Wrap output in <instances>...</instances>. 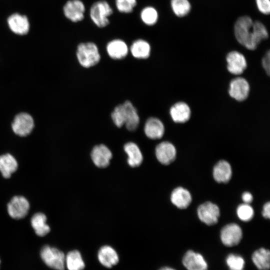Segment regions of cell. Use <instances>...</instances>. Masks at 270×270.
Instances as JSON below:
<instances>
[{
    "label": "cell",
    "instance_id": "40",
    "mask_svg": "<svg viewBox=\"0 0 270 270\" xmlns=\"http://www.w3.org/2000/svg\"><path fill=\"white\" fill-rule=\"evenodd\" d=\"M159 270H175L170 267L164 266L160 268Z\"/></svg>",
    "mask_w": 270,
    "mask_h": 270
},
{
    "label": "cell",
    "instance_id": "25",
    "mask_svg": "<svg viewBox=\"0 0 270 270\" xmlns=\"http://www.w3.org/2000/svg\"><path fill=\"white\" fill-rule=\"evenodd\" d=\"M46 222L47 217L42 212H36L32 216L31 226L38 236H44L50 232V228Z\"/></svg>",
    "mask_w": 270,
    "mask_h": 270
},
{
    "label": "cell",
    "instance_id": "39",
    "mask_svg": "<svg viewBox=\"0 0 270 270\" xmlns=\"http://www.w3.org/2000/svg\"><path fill=\"white\" fill-rule=\"evenodd\" d=\"M242 200L245 204H249L253 200L252 194L248 192H244L242 194Z\"/></svg>",
    "mask_w": 270,
    "mask_h": 270
},
{
    "label": "cell",
    "instance_id": "28",
    "mask_svg": "<svg viewBox=\"0 0 270 270\" xmlns=\"http://www.w3.org/2000/svg\"><path fill=\"white\" fill-rule=\"evenodd\" d=\"M65 266L68 270H83L84 268L85 263L78 250H70L66 254Z\"/></svg>",
    "mask_w": 270,
    "mask_h": 270
},
{
    "label": "cell",
    "instance_id": "36",
    "mask_svg": "<svg viewBox=\"0 0 270 270\" xmlns=\"http://www.w3.org/2000/svg\"><path fill=\"white\" fill-rule=\"evenodd\" d=\"M258 10L264 14H268L270 12V0H256Z\"/></svg>",
    "mask_w": 270,
    "mask_h": 270
},
{
    "label": "cell",
    "instance_id": "6",
    "mask_svg": "<svg viewBox=\"0 0 270 270\" xmlns=\"http://www.w3.org/2000/svg\"><path fill=\"white\" fill-rule=\"evenodd\" d=\"M30 208L28 200L24 196H15L7 204V212L13 219L20 220L28 214Z\"/></svg>",
    "mask_w": 270,
    "mask_h": 270
},
{
    "label": "cell",
    "instance_id": "19",
    "mask_svg": "<svg viewBox=\"0 0 270 270\" xmlns=\"http://www.w3.org/2000/svg\"><path fill=\"white\" fill-rule=\"evenodd\" d=\"M124 150L128 156L127 163L132 168H137L143 161L142 152L137 144L129 142L124 144Z\"/></svg>",
    "mask_w": 270,
    "mask_h": 270
},
{
    "label": "cell",
    "instance_id": "15",
    "mask_svg": "<svg viewBox=\"0 0 270 270\" xmlns=\"http://www.w3.org/2000/svg\"><path fill=\"white\" fill-rule=\"evenodd\" d=\"M8 24L10 30L18 35H25L30 30V22L28 18L24 15L16 13L8 18Z\"/></svg>",
    "mask_w": 270,
    "mask_h": 270
},
{
    "label": "cell",
    "instance_id": "41",
    "mask_svg": "<svg viewBox=\"0 0 270 270\" xmlns=\"http://www.w3.org/2000/svg\"></svg>",
    "mask_w": 270,
    "mask_h": 270
},
{
    "label": "cell",
    "instance_id": "27",
    "mask_svg": "<svg viewBox=\"0 0 270 270\" xmlns=\"http://www.w3.org/2000/svg\"><path fill=\"white\" fill-rule=\"evenodd\" d=\"M252 260L259 270H269L270 252L268 250L261 248L255 250L252 256Z\"/></svg>",
    "mask_w": 270,
    "mask_h": 270
},
{
    "label": "cell",
    "instance_id": "2",
    "mask_svg": "<svg viewBox=\"0 0 270 270\" xmlns=\"http://www.w3.org/2000/svg\"><path fill=\"white\" fill-rule=\"evenodd\" d=\"M76 56L80 64L84 68L92 67L100 60L98 47L92 42L80 44L76 48Z\"/></svg>",
    "mask_w": 270,
    "mask_h": 270
},
{
    "label": "cell",
    "instance_id": "12",
    "mask_svg": "<svg viewBox=\"0 0 270 270\" xmlns=\"http://www.w3.org/2000/svg\"><path fill=\"white\" fill-rule=\"evenodd\" d=\"M227 69L234 75L241 74L246 69L247 62L244 56L238 51H232L226 56Z\"/></svg>",
    "mask_w": 270,
    "mask_h": 270
},
{
    "label": "cell",
    "instance_id": "37",
    "mask_svg": "<svg viewBox=\"0 0 270 270\" xmlns=\"http://www.w3.org/2000/svg\"><path fill=\"white\" fill-rule=\"evenodd\" d=\"M270 52L268 50L262 60V66L268 76L270 73Z\"/></svg>",
    "mask_w": 270,
    "mask_h": 270
},
{
    "label": "cell",
    "instance_id": "26",
    "mask_svg": "<svg viewBox=\"0 0 270 270\" xmlns=\"http://www.w3.org/2000/svg\"><path fill=\"white\" fill-rule=\"evenodd\" d=\"M130 51L134 58L138 59H146L150 56L151 48L147 41L138 39L132 42Z\"/></svg>",
    "mask_w": 270,
    "mask_h": 270
},
{
    "label": "cell",
    "instance_id": "30",
    "mask_svg": "<svg viewBox=\"0 0 270 270\" xmlns=\"http://www.w3.org/2000/svg\"><path fill=\"white\" fill-rule=\"evenodd\" d=\"M140 16L143 22L148 26L156 24L158 18L157 10L152 6H146L141 11Z\"/></svg>",
    "mask_w": 270,
    "mask_h": 270
},
{
    "label": "cell",
    "instance_id": "13",
    "mask_svg": "<svg viewBox=\"0 0 270 270\" xmlns=\"http://www.w3.org/2000/svg\"><path fill=\"white\" fill-rule=\"evenodd\" d=\"M65 16L72 22L82 20L84 18L85 6L80 0H69L63 8Z\"/></svg>",
    "mask_w": 270,
    "mask_h": 270
},
{
    "label": "cell",
    "instance_id": "18",
    "mask_svg": "<svg viewBox=\"0 0 270 270\" xmlns=\"http://www.w3.org/2000/svg\"><path fill=\"white\" fill-rule=\"evenodd\" d=\"M98 258L100 264L107 268H110L119 262V256L116 251L111 246L104 245L99 249Z\"/></svg>",
    "mask_w": 270,
    "mask_h": 270
},
{
    "label": "cell",
    "instance_id": "38",
    "mask_svg": "<svg viewBox=\"0 0 270 270\" xmlns=\"http://www.w3.org/2000/svg\"><path fill=\"white\" fill-rule=\"evenodd\" d=\"M263 216L266 218H270V203L269 202H266L264 206L262 212Z\"/></svg>",
    "mask_w": 270,
    "mask_h": 270
},
{
    "label": "cell",
    "instance_id": "16",
    "mask_svg": "<svg viewBox=\"0 0 270 270\" xmlns=\"http://www.w3.org/2000/svg\"><path fill=\"white\" fill-rule=\"evenodd\" d=\"M144 132L150 139L155 140L161 138L164 133V126L162 122L155 117L149 118L144 126Z\"/></svg>",
    "mask_w": 270,
    "mask_h": 270
},
{
    "label": "cell",
    "instance_id": "21",
    "mask_svg": "<svg viewBox=\"0 0 270 270\" xmlns=\"http://www.w3.org/2000/svg\"><path fill=\"white\" fill-rule=\"evenodd\" d=\"M170 114L174 122L184 123L190 118L191 111L187 104L180 102L172 106L170 110Z\"/></svg>",
    "mask_w": 270,
    "mask_h": 270
},
{
    "label": "cell",
    "instance_id": "35",
    "mask_svg": "<svg viewBox=\"0 0 270 270\" xmlns=\"http://www.w3.org/2000/svg\"><path fill=\"white\" fill-rule=\"evenodd\" d=\"M136 5V0H116L117 10L120 12L130 13Z\"/></svg>",
    "mask_w": 270,
    "mask_h": 270
},
{
    "label": "cell",
    "instance_id": "24",
    "mask_svg": "<svg viewBox=\"0 0 270 270\" xmlns=\"http://www.w3.org/2000/svg\"><path fill=\"white\" fill-rule=\"evenodd\" d=\"M232 176L230 164L226 160L218 162L213 168V177L218 182L226 183Z\"/></svg>",
    "mask_w": 270,
    "mask_h": 270
},
{
    "label": "cell",
    "instance_id": "4",
    "mask_svg": "<svg viewBox=\"0 0 270 270\" xmlns=\"http://www.w3.org/2000/svg\"><path fill=\"white\" fill-rule=\"evenodd\" d=\"M40 256L43 262L50 268L64 270L66 256L58 248L45 245L40 250Z\"/></svg>",
    "mask_w": 270,
    "mask_h": 270
},
{
    "label": "cell",
    "instance_id": "31",
    "mask_svg": "<svg viewBox=\"0 0 270 270\" xmlns=\"http://www.w3.org/2000/svg\"><path fill=\"white\" fill-rule=\"evenodd\" d=\"M226 263L230 270H244L245 264L242 257L234 254L227 256Z\"/></svg>",
    "mask_w": 270,
    "mask_h": 270
},
{
    "label": "cell",
    "instance_id": "17",
    "mask_svg": "<svg viewBox=\"0 0 270 270\" xmlns=\"http://www.w3.org/2000/svg\"><path fill=\"white\" fill-rule=\"evenodd\" d=\"M124 109V126L129 131H134L140 123V116L136 107L130 100L122 104Z\"/></svg>",
    "mask_w": 270,
    "mask_h": 270
},
{
    "label": "cell",
    "instance_id": "34",
    "mask_svg": "<svg viewBox=\"0 0 270 270\" xmlns=\"http://www.w3.org/2000/svg\"><path fill=\"white\" fill-rule=\"evenodd\" d=\"M111 118L118 128L124 126V109L122 104H120L114 108L111 113Z\"/></svg>",
    "mask_w": 270,
    "mask_h": 270
},
{
    "label": "cell",
    "instance_id": "3",
    "mask_svg": "<svg viewBox=\"0 0 270 270\" xmlns=\"http://www.w3.org/2000/svg\"><path fill=\"white\" fill-rule=\"evenodd\" d=\"M35 126L32 116L28 112H22L16 114L10 124L12 132L16 136L24 138L30 135Z\"/></svg>",
    "mask_w": 270,
    "mask_h": 270
},
{
    "label": "cell",
    "instance_id": "23",
    "mask_svg": "<svg viewBox=\"0 0 270 270\" xmlns=\"http://www.w3.org/2000/svg\"><path fill=\"white\" fill-rule=\"evenodd\" d=\"M18 162L12 154L6 153L0 156V172L4 178H9L18 168Z\"/></svg>",
    "mask_w": 270,
    "mask_h": 270
},
{
    "label": "cell",
    "instance_id": "22",
    "mask_svg": "<svg viewBox=\"0 0 270 270\" xmlns=\"http://www.w3.org/2000/svg\"><path fill=\"white\" fill-rule=\"evenodd\" d=\"M192 200L190 192L181 186L175 188L170 194L171 202L180 209L187 208L190 204Z\"/></svg>",
    "mask_w": 270,
    "mask_h": 270
},
{
    "label": "cell",
    "instance_id": "8",
    "mask_svg": "<svg viewBox=\"0 0 270 270\" xmlns=\"http://www.w3.org/2000/svg\"><path fill=\"white\" fill-rule=\"evenodd\" d=\"M220 239L226 246L238 245L242 238L240 227L235 223L229 224L224 226L220 231Z\"/></svg>",
    "mask_w": 270,
    "mask_h": 270
},
{
    "label": "cell",
    "instance_id": "11",
    "mask_svg": "<svg viewBox=\"0 0 270 270\" xmlns=\"http://www.w3.org/2000/svg\"><path fill=\"white\" fill-rule=\"evenodd\" d=\"M175 146L169 142L159 143L155 148V155L157 160L162 164L168 165L173 162L176 157Z\"/></svg>",
    "mask_w": 270,
    "mask_h": 270
},
{
    "label": "cell",
    "instance_id": "20",
    "mask_svg": "<svg viewBox=\"0 0 270 270\" xmlns=\"http://www.w3.org/2000/svg\"><path fill=\"white\" fill-rule=\"evenodd\" d=\"M106 50L108 56L116 60L124 58L128 52V48L126 44L120 39L113 40L108 42Z\"/></svg>",
    "mask_w": 270,
    "mask_h": 270
},
{
    "label": "cell",
    "instance_id": "10",
    "mask_svg": "<svg viewBox=\"0 0 270 270\" xmlns=\"http://www.w3.org/2000/svg\"><path fill=\"white\" fill-rule=\"evenodd\" d=\"M250 87L248 81L242 77H237L230 82L228 93L230 96L238 101L244 100L248 96Z\"/></svg>",
    "mask_w": 270,
    "mask_h": 270
},
{
    "label": "cell",
    "instance_id": "5",
    "mask_svg": "<svg viewBox=\"0 0 270 270\" xmlns=\"http://www.w3.org/2000/svg\"><path fill=\"white\" fill-rule=\"evenodd\" d=\"M113 13L109 4L106 0L94 2L90 8V17L94 23L99 28H104L109 24L108 16Z\"/></svg>",
    "mask_w": 270,
    "mask_h": 270
},
{
    "label": "cell",
    "instance_id": "32",
    "mask_svg": "<svg viewBox=\"0 0 270 270\" xmlns=\"http://www.w3.org/2000/svg\"><path fill=\"white\" fill-rule=\"evenodd\" d=\"M236 214L241 220L248 222L253 218L254 210L249 204L244 203L238 206L236 209Z\"/></svg>",
    "mask_w": 270,
    "mask_h": 270
},
{
    "label": "cell",
    "instance_id": "29",
    "mask_svg": "<svg viewBox=\"0 0 270 270\" xmlns=\"http://www.w3.org/2000/svg\"><path fill=\"white\" fill-rule=\"evenodd\" d=\"M170 5L174 13L178 17L186 16L191 10L188 0H171Z\"/></svg>",
    "mask_w": 270,
    "mask_h": 270
},
{
    "label": "cell",
    "instance_id": "7",
    "mask_svg": "<svg viewBox=\"0 0 270 270\" xmlns=\"http://www.w3.org/2000/svg\"><path fill=\"white\" fill-rule=\"evenodd\" d=\"M197 213L199 219L208 226L216 224L220 216L218 206L210 202L200 204L198 208Z\"/></svg>",
    "mask_w": 270,
    "mask_h": 270
},
{
    "label": "cell",
    "instance_id": "9",
    "mask_svg": "<svg viewBox=\"0 0 270 270\" xmlns=\"http://www.w3.org/2000/svg\"><path fill=\"white\" fill-rule=\"evenodd\" d=\"M90 158L94 164L98 168L108 166L112 158L110 149L104 144L95 146L90 152Z\"/></svg>",
    "mask_w": 270,
    "mask_h": 270
},
{
    "label": "cell",
    "instance_id": "1",
    "mask_svg": "<svg viewBox=\"0 0 270 270\" xmlns=\"http://www.w3.org/2000/svg\"><path fill=\"white\" fill-rule=\"evenodd\" d=\"M252 19L244 16L238 18L234 26V33L237 41L249 50H254L258 46L256 42Z\"/></svg>",
    "mask_w": 270,
    "mask_h": 270
},
{
    "label": "cell",
    "instance_id": "14",
    "mask_svg": "<svg viewBox=\"0 0 270 270\" xmlns=\"http://www.w3.org/2000/svg\"><path fill=\"white\" fill-rule=\"evenodd\" d=\"M182 262L188 270H208V264L203 256L192 250H188L185 253Z\"/></svg>",
    "mask_w": 270,
    "mask_h": 270
},
{
    "label": "cell",
    "instance_id": "33",
    "mask_svg": "<svg viewBox=\"0 0 270 270\" xmlns=\"http://www.w3.org/2000/svg\"><path fill=\"white\" fill-rule=\"evenodd\" d=\"M252 26L254 38L258 45L262 40L268 38V32L266 26L260 22L256 21L254 22Z\"/></svg>",
    "mask_w": 270,
    "mask_h": 270
}]
</instances>
